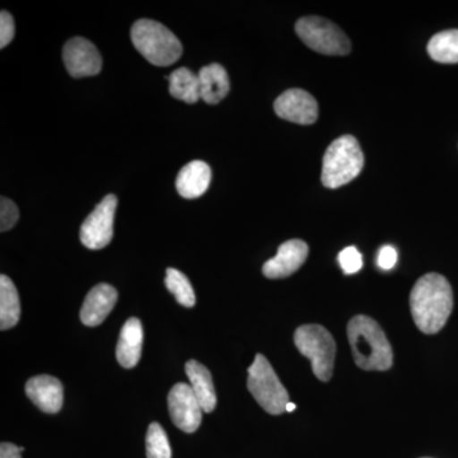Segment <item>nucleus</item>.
Masks as SVG:
<instances>
[{
  "label": "nucleus",
  "instance_id": "24",
  "mask_svg": "<svg viewBox=\"0 0 458 458\" xmlns=\"http://www.w3.org/2000/svg\"><path fill=\"white\" fill-rule=\"evenodd\" d=\"M337 260H339L340 267H342L346 276L358 273L363 267V256L358 251L357 247L354 246L344 249L340 252Z\"/></svg>",
  "mask_w": 458,
  "mask_h": 458
},
{
  "label": "nucleus",
  "instance_id": "12",
  "mask_svg": "<svg viewBox=\"0 0 458 458\" xmlns=\"http://www.w3.org/2000/svg\"><path fill=\"white\" fill-rule=\"evenodd\" d=\"M309 256V246L302 240H289L279 246L276 258L265 262L262 273L269 279L291 276L300 269Z\"/></svg>",
  "mask_w": 458,
  "mask_h": 458
},
{
  "label": "nucleus",
  "instance_id": "4",
  "mask_svg": "<svg viewBox=\"0 0 458 458\" xmlns=\"http://www.w3.org/2000/svg\"><path fill=\"white\" fill-rule=\"evenodd\" d=\"M364 155L360 141L352 135H343L328 146L322 161L321 181L327 189L346 185L360 174Z\"/></svg>",
  "mask_w": 458,
  "mask_h": 458
},
{
  "label": "nucleus",
  "instance_id": "19",
  "mask_svg": "<svg viewBox=\"0 0 458 458\" xmlns=\"http://www.w3.org/2000/svg\"><path fill=\"white\" fill-rule=\"evenodd\" d=\"M20 318L21 303L16 285L3 274L0 276V328L4 331L16 327Z\"/></svg>",
  "mask_w": 458,
  "mask_h": 458
},
{
  "label": "nucleus",
  "instance_id": "21",
  "mask_svg": "<svg viewBox=\"0 0 458 458\" xmlns=\"http://www.w3.org/2000/svg\"><path fill=\"white\" fill-rule=\"evenodd\" d=\"M428 54L443 64L458 63V30H448L434 35L428 44Z\"/></svg>",
  "mask_w": 458,
  "mask_h": 458
},
{
  "label": "nucleus",
  "instance_id": "15",
  "mask_svg": "<svg viewBox=\"0 0 458 458\" xmlns=\"http://www.w3.org/2000/svg\"><path fill=\"white\" fill-rule=\"evenodd\" d=\"M143 337V327L140 319L129 318L122 328L116 346L117 361L123 369H134L140 363Z\"/></svg>",
  "mask_w": 458,
  "mask_h": 458
},
{
  "label": "nucleus",
  "instance_id": "23",
  "mask_svg": "<svg viewBox=\"0 0 458 458\" xmlns=\"http://www.w3.org/2000/svg\"><path fill=\"white\" fill-rule=\"evenodd\" d=\"M147 458H171V445L161 424L152 423L146 438Z\"/></svg>",
  "mask_w": 458,
  "mask_h": 458
},
{
  "label": "nucleus",
  "instance_id": "29",
  "mask_svg": "<svg viewBox=\"0 0 458 458\" xmlns=\"http://www.w3.org/2000/svg\"><path fill=\"white\" fill-rule=\"evenodd\" d=\"M295 410V403H289L288 405H286V411H293Z\"/></svg>",
  "mask_w": 458,
  "mask_h": 458
},
{
  "label": "nucleus",
  "instance_id": "7",
  "mask_svg": "<svg viewBox=\"0 0 458 458\" xmlns=\"http://www.w3.org/2000/svg\"><path fill=\"white\" fill-rule=\"evenodd\" d=\"M295 32L310 47L324 55H346L351 53L352 44L348 36L325 18L309 16L295 23Z\"/></svg>",
  "mask_w": 458,
  "mask_h": 458
},
{
  "label": "nucleus",
  "instance_id": "10",
  "mask_svg": "<svg viewBox=\"0 0 458 458\" xmlns=\"http://www.w3.org/2000/svg\"><path fill=\"white\" fill-rule=\"evenodd\" d=\"M274 110L280 119L286 122L311 125L318 117V105L315 98L306 90H285L274 102Z\"/></svg>",
  "mask_w": 458,
  "mask_h": 458
},
{
  "label": "nucleus",
  "instance_id": "11",
  "mask_svg": "<svg viewBox=\"0 0 458 458\" xmlns=\"http://www.w3.org/2000/svg\"><path fill=\"white\" fill-rule=\"evenodd\" d=\"M63 59L66 71L73 78L92 77L102 69V57L98 47L83 38H74L66 42Z\"/></svg>",
  "mask_w": 458,
  "mask_h": 458
},
{
  "label": "nucleus",
  "instance_id": "26",
  "mask_svg": "<svg viewBox=\"0 0 458 458\" xmlns=\"http://www.w3.org/2000/svg\"><path fill=\"white\" fill-rule=\"evenodd\" d=\"M16 27L12 14L7 11H2L0 13V49L8 47L9 42L13 40Z\"/></svg>",
  "mask_w": 458,
  "mask_h": 458
},
{
  "label": "nucleus",
  "instance_id": "2",
  "mask_svg": "<svg viewBox=\"0 0 458 458\" xmlns=\"http://www.w3.org/2000/svg\"><path fill=\"white\" fill-rule=\"evenodd\" d=\"M346 331L352 357L360 369L387 370L393 367V348L378 322L369 316L358 315L349 321Z\"/></svg>",
  "mask_w": 458,
  "mask_h": 458
},
{
  "label": "nucleus",
  "instance_id": "27",
  "mask_svg": "<svg viewBox=\"0 0 458 458\" xmlns=\"http://www.w3.org/2000/svg\"><path fill=\"white\" fill-rule=\"evenodd\" d=\"M397 262V252L393 246H384L378 252L377 258V264L381 269L391 270L394 269Z\"/></svg>",
  "mask_w": 458,
  "mask_h": 458
},
{
  "label": "nucleus",
  "instance_id": "5",
  "mask_svg": "<svg viewBox=\"0 0 458 458\" xmlns=\"http://www.w3.org/2000/svg\"><path fill=\"white\" fill-rule=\"evenodd\" d=\"M298 351L311 360L313 373L319 381H330L335 361L336 344L333 335L321 325H303L294 333Z\"/></svg>",
  "mask_w": 458,
  "mask_h": 458
},
{
  "label": "nucleus",
  "instance_id": "22",
  "mask_svg": "<svg viewBox=\"0 0 458 458\" xmlns=\"http://www.w3.org/2000/svg\"><path fill=\"white\" fill-rule=\"evenodd\" d=\"M165 286L168 291L176 298L177 302L183 307H194L197 302L195 298L194 289H192L191 283L185 274L176 269H167L165 271Z\"/></svg>",
  "mask_w": 458,
  "mask_h": 458
},
{
  "label": "nucleus",
  "instance_id": "3",
  "mask_svg": "<svg viewBox=\"0 0 458 458\" xmlns=\"http://www.w3.org/2000/svg\"><path fill=\"white\" fill-rule=\"evenodd\" d=\"M131 41L135 49L150 64L168 66L174 64L182 55V45L162 23L152 20H140L131 27Z\"/></svg>",
  "mask_w": 458,
  "mask_h": 458
},
{
  "label": "nucleus",
  "instance_id": "17",
  "mask_svg": "<svg viewBox=\"0 0 458 458\" xmlns=\"http://www.w3.org/2000/svg\"><path fill=\"white\" fill-rule=\"evenodd\" d=\"M198 77L200 82V98L207 104H219L231 89L227 71L221 64L203 66Z\"/></svg>",
  "mask_w": 458,
  "mask_h": 458
},
{
  "label": "nucleus",
  "instance_id": "6",
  "mask_svg": "<svg viewBox=\"0 0 458 458\" xmlns=\"http://www.w3.org/2000/svg\"><path fill=\"white\" fill-rule=\"evenodd\" d=\"M247 388L265 411L280 415L286 411L288 391L282 385L269 360L262 354H256L254 363L249 369Z\"/></svg>",
  "mask_w": 458,
  "mask_h": 458
},
{
  "label": "nucleus",
  "instance_id": "1",
  "mask_svg": "<svg viewBox=\"0 0 458 458\" xmlns=\"http://www.w3.org/2000/svg\"><path fill=\"white\" fill-rule=\"evenodd\" d=\"M410 309L421 333H439L454 309V292L448 280L437 273L421 276L410 294Z\"/></svg>",
  "mask_w": 458,
  "mask_h": 458
},
{
  "label": "nucleus",
  "instance_id": "13",
  "mask_svg": "<svg viewBox=\"0 0 458 458\" xmlns=\"http://www.w3.org/2000/svg\"><path fill=\"white\" fill-rule=\"evenodd\" d=\"M29 399L47 414H56L64 403V388L62 382L53 376H36L26 384Z\"/></svg>",
  "mask_w": 458,
  "mask_h": 458
},
{
  "label": "nucleus",
  "instance_id": "14",
  "mask_svg": "<svg viewBox=\"0 0 458 458\" xmlns=\"http://www.w3.org/2000/svg\"><path fill=\"white\" fill-rule=\"evenodd\" d=\"M117 298L119 294L113 285L101 283L93 286L81 310V321L86 327H98L113 311Z\"/></svg>",
  "mask_w": 458,
  "mask_h": 458
},
{
  "label": "nucleus",
  "instance_id": "9",
  "mask_svg": "<svg viewBox=\"0 0 458 458\" xmlns=\"http://www.w3.org/2000/svg\"><path fill=\"white\" fill-rule=\"evenodd\" d=\"M168 411L174 426L185 433L197 432L200 427L203 409L191 386L176 384L168 394Z\"/></svg>",
  "mask_w": 458,
  "mask_h": 458
},
{
  "label": "nucleus",
  "instance_id": "28",
  "mask_svg": "<svg viewBox=\"0 0 458 458\" xmlns=\"http://www.w3.org/2000/svg\"><path fill=\"white\" fill-rule=\"evenodd\" d=\"M0 458H22V452L16 445L4 442L0 445Z\"/></svg>",
  "mask_w": 458,
  "mask_h": 458
},
{
  "label": "nucleus",
  "instance_id": "16",
  "mask_svg": "<svg viewBox=\"0 0 458 458\" xmlns=\"http://www.w3.org/2000/svg\"><path fill=\"white\" fill-rule=\"evenodd\" d=\"M212 170L203 161H192L182 167L176 179V189L181 197L198 199L209 189Z\"/></svg>",
  "mask_w": 458,
  "mask_h": 458
},
{
  "label": "nucleus",
  "instance_id": "25",
  "mask_svg": "<svg viewBox=\"0 0 458 458\" xmlns=\"http://www.w3.org/2000/svg\"><path fill=\"white\" fill-rule=\"evenodd\" d=\"M20 218L17 205L8 198L0 200V231L7 232L16 225Z\"/></svg>",
  "mask_w": 458,
  "mask_h": 458
},
{
  "label": "nucleus",
  "instance_id": "8",
  "mask_svg": "<svg viewBox=\"0 0 458 458\" xmlns=\"http://www.w3.org/2000/svg\"><path fill=\"white\" fill-rule=\"evenodd\" d=\"M117 198L107 195L87 216L81 227L80 238L87 249L101 250L110 245L114 237V219L116 213Z\"/></svg>",
  "mask_w": 458,
  "mask_h": 458
},
{
  "label": "nucleus",
  "instance_id": "18",
  "mask_svg": "<svg viewBox=\"0 0 458 458\" xmlns=\"http://www.w3.org/2000/svg\"><path fill=\"white\" fill-rule=\"evenodd\" d=\"M185 369L190 386L198 397L201 409L204 412H212L216 406V394L209 369L197 360H189Z\"/></svg>",
  "mask_w": 458,
  "mask_h": 458
},
{
  "label": "nucleus",
  "instance_id": "20",
  "mask_svg": "<svg viewBox=\"0 0 458 458\" xmlns=\"http://www.w3.org/2000/svg\"><path fill=\"white\" fill-rule=\"evenodd\" d=\"M167 80L170 82L172 98L186 102V104H195L200 99L199 77L188 68L176 69L172 72Z\"/></svg>",
  "mask_w": 458,
  "mask_h": 458
}]
</instances>
